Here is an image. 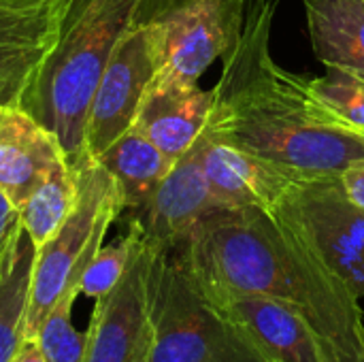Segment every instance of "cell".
<instances>
[{"label": "cell", "mask_w": 364, "mask_h": 362, "mask_svg": "<svg viewBox=\"0 0 364 362\" xmlns=\"http://www.w3.org/2000/svg\"><path fill=\"white\" fill-rule=\"evenodd\" d=\"M316 58L364 77V0H303Z\"/></svg>", "instance_id": "2e32d148"}, {"label": "cell", "mask_w": 364, "mask_h": 362, "mask_svg": "<svg viewBox=\"0 0 364 362\" xmlns=\"http://www.w3.org/2000/svg\"><path fill=\"white\" fill-rule=\"evenodd\" d=\"M339 183L346 192V196L364 211V162L348 169L339 175Z\"/></svg>", "instance_id": "cb8c5ba5"}, {"label": "cell", "mask_w": 364, "mask_h": 362, "mask_svg": "<svg viewBox=\"0 0 364 362\" xmlns=\"http://www.w3.org/2000/svg\"><path fill=\"white\" fill-rule=\"evenodd\" d=\"M273 213L363 299L364 211L346 196L339 177L296 179Z\"/></svg>", "instance_id": "52a82bcc"}, {"label": "cell", "mask_w": 364, "mask_h": 362, "mask_svg": "<svg viewBox=\"0 0 364 362\" xmlns=\"http://www.w3.org/2000/svg\"><path fill=\"white\" fill-rule=\"evenodd\" d=\"M73 166L79 183L77 205L62 226L36 247L26 320L28 339L36 337L45 316L64 294H81L79 284L87 265L102 247L109 226L126 211L115 179L96 158L83 154Z\"/></svg>", "instance_id": "5b68a950"}, {"label": "cell", "mask_w": 364, "mask_h": 362, "mask_svg": "<svg viewBox=\"0 0 364 362\" xmlns=\"http://www.w3.org/2000/svg\"><path fill=\"white\" fill-rule=\"evenodd\" d=\"M79 183L70 160L53 166L41 183L28 194V198L17 207L21 228L41 247L70 215L77 205Z\"/></svg>", "instance_id": "d6986e66"}, {"label": "cell", "mask_w": 364, "mask_h": 362, "mask_svg": "<svg viewBox=\"0 0 364 362\" xmlns=\"http://www.w3.org/2000/svg\"><path fill=\"white\" fill-rule=\"evenodd\" d=\"M64 160L68 156L49 128L21 107L0 105V192L15 207Z\"/></svg>", "instance_id": "9a60e30c"}, {"label": "cell", "mask_w": 364, "mask_h": 362, "mask_svg": "<svg viewBox=\"0 0 364 362\" xmlns=\"http://www.w3.org/2000/svg\"><path fill=\"white\" fill-rule=\"evenodd\" d=\"M314 115L328 128L350 132L364 128V77L341 68H326L322 77H305Z\"/></svg>", "instance_id": "ffe728a7"}, {"label": "cell", "mask_w": 364, "mask_h": 362, "mask_svg": "<svg viewBox=\"0 0 364 362\" xmlns=\"http://www.w3.org/2000/svg\"><path fill=\"white\" fill-rule=\"evenodd\" d=\"M203 169L218 209L273 211L299 179L241 147L203 134Z\"/></svg>", "instance_id": "4fadbf2b"}, {"label": "cell", "mask_w": 364, "mask_h": 362, "mask_svg": "<svg viewBox=\"0 0 364 362\" xmlns=\"http://www.w3.org/2000/svg\"><path fill=\"white\" fill-rule=\"evenodd\" d=\"M139 4L141 0H70L55 45L21 98L19 107L60 139L70 164L83 156L94 92Z\"/></svg>", "instance_id": "3957f363"}, {"label": "cell", "mask_w": 364, "mask_h": 362, "mask_svg": "<svg viewBox=\"0 0 364 362\" xmlns=\"http://www.w3.org/2000/svg\"><path fill=\"white\" fill-rule=\"evenodd\" d=\"M277 0H245L239 41L222 58L207 137L256 154L299 179L339 177L364 162V143L324 126L309 107L305 77L271 55Z\"/></svg>", "instance_id": "7a4b0ae2"}, {"label": "cell", "mask_w": 364, "mask_h": 362, "mask_svg": "<svg viewBox=\"0 0 364 362\" xmlns=\"http://www.w3.org/2000/svg\"><path fill=\"white\" fill-rule=\"evenodd\" d=\"M158 75L156 51L147 28L132 21L117 41L94 92L83 154L96 158L134 126L141 102Z\"/></svg>", "instance_id": "ba28073f"}, {"label": "cell", "mask_w": 364, "mask_h": 362, "mask_svg": "<svg viewBox=\"0 0 364 362\" xmlns=\"http://www.w3.org/2000/svg\"><path fill=\"white\" fill-rule=\"evenodd\" d=\"M139 239H141V228L136 222L130 220L128 233L124 237L115 239L109 245H102L96 252V256L92 258V262L87 265V269L81 277L79 292L94 301L107 297L117 286L122 275L126 273Z\"/></svg>", "instance_id": "44dd1931"}, {"label": "cell", "mask_w": 364, "mask_h": 362, "mask_svg": "<svg viewBox=\"0 0 364 362\" xmlns=\"http://www.w3.org/2000/svg\"><path fill=\"white\" fill-rule=\"evenodd\" d=\"M19 230H21V222H19L17 207L0 192V258L9 250L13 239L19 235Z\"/></svg>", "instance_id": "603a6c76"}, {"label": "cell", "mask_w": 364, "mask_h": 362, "mask_svg": "<svg viewBox=\"0 0 364 362\" xmlns=\"http://www.w3.org/2000/svg\"><path fill=\"white\" fill-rule=\"evenodd\" d=\"M173 252L196 282L286 303L337 362H364L360 299L273 211L215 209Z\"/></svg>", "instance_id": "6da1fadb"}, {"label": "cell", "mask_w": 364, "mask_h": 362, "mask_svg": "<svg viewBox=\"0 0 364 362\" xmlns=\"http://www.w3.org/2000/svg\"><path fill=\"white\" fill-rule=\"evenodd\" d=\"M134 19L149 32L156 79L198 83L239 41L245 0H141Z\"/></svg>", "instance_id": "8992f818"}, {"label": "cell", "mask_w": 364, "mask_h": 362, "mask_svg": "<svg viewBox=\"0 0 364 362\" xmlns=\"http://www.w3.org/2000/svg\"><path fill=\"white\" fill-rule=\"evenodd\" d=\"M96 160L115 179L124 198V207L130 213L145 207V203L151 198L160 181L175 164L173 158L160 151L134 126L100 156H96Z\"/></svg>", "instance_id": "e0dca14e"}, {"label": "cell", "mask_w": 364, "mask_h": 362, "mask_svg": "<svg viewBox=\"0 0 364 362\" xmlns=\"http://www.w3.org/2000/svg\"><path fill=\"white\" fill-rule=\"evenodd\" d=\"M79 294H75V292L64 294L51 307V312L45 316V320L34 337L47 362H81L83 358L87 335L79 333L70 320L73 303Z\"/></svg>", "instance_id": "7402d4cb"}, {"label": "cell", "mask_w": 364, "mask_h": 362, "mask_svg": "<svg viewBox=\"0 0 364 362\" xmlns=\"http://www.w3.org/2000/svg\"><path fill=\"white\" fill-rule=\"evenodd\" d=\"M149 322L154 333L149 362H267L207 301L173 250L151 247Z\"/></svg>", "instance_id": "277c9868"}, {"label": "cell", "mask_w": 364, "mask_h": 362, "mask_svg": "<svg viewBox=\"0 0 364 362\" xmlns=\"http://www.w3.org/2000/svg\"><path fill=\"white\" fill-rule=\"evenodd\" d=\"M196 286L267 362H337L311 324L286 303L213 284Z\"/></svg>", "instance_id": "30bf717a"}, {"label": "cell", "mask_w": 364, "mask_h": 362, "mask_svg": "<svg viewBox=\"0 0 364 362\" xmlns=\"http://www.w3.org/2000/svg\"><path fill=\"white\" fill-rule=\"evenodd\" d=\"M149 265L151 247L141 235L117 286L96 299L81 362H149Z\"/></svg>", "instance_id": "9c48e42d"}, {"label": "cell", "mask_w": 364, "mask_h": 362, "mask_svg": "<svg viewBox=\"0 0 364 362\" xmlns=\"http://www.w3.org/2000/svg\"><path fill=\"white\" fill-rule=\"evenodd\" d=\"M213 111V87L203 90L198 83H177L154 79L134 119L160 151L177 160L207 130Z\"/></svg>", "instance_id": "5bb4252c"}, {"label": "cell", "mask_w": 364, "mask_h": 362, "mask_svg": "<svg viewBox=\"0 0 364 362\" xmlns=\"http://www.w3.org/2000/svg\"><path fill=\"white\" fill-rule=\"evenodd\" d=\"M9 362H47L41 346L36 339H23V344L19 346V350L15 352V356Z\"/></svg>", "instance_id": "d4e9b609"}, {"label": "cell", "mask_w": 364, "mask_h": 362, "mask_svg": "<svg viewBox=\"0 0 364 362\" xmlns=\"http://www.w3.org/2000/svg\"><path fill=\"white\" fill-rule=\"evenodd\" d=\"M36 245L21 228L0 258V362H9L26 339Z\"/></svg>", "instance_id": "ac0fdd59"}, {"label": "cell", "mask_w": 364, "mask_h": 362, "mask_svg": "<svg viewBox=\"0 0 364 362\" xmlns=\"http://www.w3.org/2000/svg\"><path fill=\"white\" fill-rule=\"evenodd\" d=\"M205 169H203V137L175 160L173 169L160 181L143 209L132 213L141 235L154 250H175L181 245L196 224L215 211Z\"/></svg>", "instance_id": "7c38bea8"}, {"label": "cell", "mask_w": 364, "mask_h": 362, "mask_svg": "<svg viewBox=\"0 0 364 362\" xmlns=\"http://www.w3.org/2000/svg\"><path fill=\"white\" fill-rule=\"evenodd\" d=\"M354 137H356V139H360V141L364 143V128L363 130H356V132H354Z\"/></svg>", "instance_id": "484cf974"}, {"label": "cell", "mask_w": 364, "mask_h": 362, "mask_svg": "<svg viewBox=\"0 0 364 362\" xmlns=\"http://www.w3.org/2000/svg\"><path fill=\"white\" fill-rule=\"evenodd\" d=\"M70 0H0V105L19 107Z\"/></svg>", "instance_id": "8fae6325"}]
</instances>
